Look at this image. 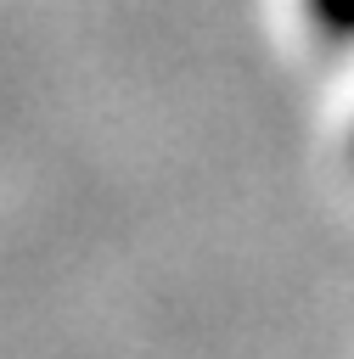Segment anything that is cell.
<instances>
[{
    "label": "cell",
    "mask_w": 354,
    "mask_h": 359,
    "mask_svg": "<svg viewBox=\"0 0 354 359\" xmlns=\"http://www.w3.org/2000/svg\"><path fill=\"white\" fill-rule=\"evenodd\" d=\"M298 22L315 50L354 56V0H298Z\"/></svg>",
    "instance_id": "cell-1"
}]
</instances>
